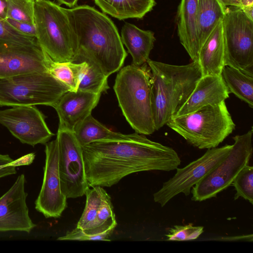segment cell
<instances>
[{
	"label": "cell",
	"instance_id": "cell-23",
	"mask_svg": "<svg viewBox=\"0 0 253 253\" xmlns=\"http://www.w3.org/2000/svg\"><path fill=\"white\" fill-rule=\"evenodd\" d=\"M225 9L217 0H197V17L200 49L219 21L222 19Z\"/></svg>",
	"mask_w": 253,
	"mask_h": 253
},
{
	"label": "cell",
	"instance_id": "cell-18",
	"mask_svg": "<svg viewBox=\"0 0 253 253\" xmlns=\"http://www.w3.org/2000/svg\"><path fill=\"white\" fill-rule=\"evenodd\" d=\"M197 0H181L177 14V34L192 61L199 62L200 46L197 17Z\"/></svg>",
	"mask_w": 253,
	"mask_h": 253
},
{
	"label": "cell",
	"instance_id": "cell-15",
	"mask_svg": "<svg viewBox=\"0 0 253 253\" xmlns=\"http://www.w3.org/2000/svg\"><path fill=\"white\" fill-rule=\"evenodd\" d=\"M25 175L18 176L11 187L0 197V232L30 233L36 225L29 215L26 203Z\"/></svg>",
	"mask_w": 253,
	"mask_h": 253
},
{
	"label": "cell",
	"instance_id": "cell-2",
	"mask_svg": "<svg viewBox=\"0 0 253 253\" xmlns=\"http://www.w3.org/2000/svg\"><path fill=\"white\" fill-rule=\"evenodd\" d=\"M66 10L76 37L75 55L91 59L108 77L119 71L127 54L111 19L87 5L66 8Z\"/></svg>",
	"mask_w": 253,
	"mask_h": 253
},
{
	"label": "cell",
	"instance_id": "cell-10",
	"mask_svg": "<svg viewBox=\"0 0 253 253\" xmlns=\"http://www.w3.org/2000/svg\"><path fill=\"white\" fill-rule=\"evenodd\" d=\"M232 148V145H225L208 149L202 157L185 167L177 168L174 176L154 193V202L163 207L180 193L189 195L191 188L210 172L228 155Z\"/></svg>",
	"mask_w": 253,
	"mask_h": 253
},
{
	"label": "cell",
	"instance_id": "cell-3",
	"mask_svg": "<svg viewBox=\"0 0 253 253\" xmlns=\"http://www.w3.org/2000/svg\"><path fill=\"white\" fill-rule=\"evenodd\" d=\"M151 99L156 130L166 125L185 102L202 77L197 61L174 65L149 58Z\"/></svg>",
	"mask_w": 253,
	"mask_h": 253
},
{
	"label": "cell",
	"instance_id": "cell-27",
	"mask_svg": "<svg viewBox=\"0 0 253 253\" xmlns=\"http://www.w3.org/2000/svg\"><path fill=\"white\" fill-rule=\"evenodd\" d=\"M107 194L103 187L95 186L86 191V203L77 227L84 231L89 229L93 224L98 211Z\"/></svg>",
	"mask_w": 253,
	"mask_h": 253
},
{
	"label": "cell",
	"instance_id": "cell-41",
	"mask_svg": "<svg viewBox=\"0 0 253 253\" xmlns=\"http://www.w3.org/2000/svg\"><path fill=\"white\" fill-rule=\"evenodd\" d=\"M60 4H64L67 6L73 8L76 5L78 0H57Z\"/></svg>",
	"mask_w": 253,
	"mask_h": 253
},
{
	"label": "cell",
	"instance_id": "cell-26",
	"mask_svg": "<svg viewBox=\"0 0 253 253\" xmlns=\"http://www.w3.org/2000/svg\"><path fill=\"white\" fill-rule=\"evenodd\" d=\"M85 68L84 62H57L51 59L48 71L54 78L66 85L70 90L76 91Z\"/></svg>",
	"mask_w": 253,
	"mask_h": 253
},
{
	"label": "cell",
	"instance_id": "cell-4",
	"mask_svg": "<svg viewBox=\"0 0 253 253\" xmlns=\"http://www.w3.org/2000/svg\"><path fill=\"white\" fill-rule=\"evenodd\" d=\"M124 116L136 132L150 135L155 131L151 99V73L147 63L125 66L114 85Z\"/></svg>",
	"mask_w": 253,
	"mask_h": 253
},
{
	"label": "cell",
	"instance_id": "cell-6",
	"mask_svg": "<svg viewBox=\"0 0 253 253\" xmlns=\"http://www.w3.org/2000/svg\"><path fill=\"white\" fill-rule=\"evenodd\" d=\"M36 39L43 51L54 61L72 62L77 42L65 8L49 0H35Z\"/></svg>",
	"mask_w": 253,
	"mask_h": 253
},
{
	"label": "cell",
	"instance_id": "cell-13",
	"mask_svg": "<svg viewBox=\"0 0 253 253\" xmlns=\"http://www.w3.org/2000/svg\"><path fill=\"white\" fill-rule=\"evenodd\" d=\"M43 177L35 201L36 210L46 218H59L67 208V198L62 193L58 169L57 140L45 144Z\"/></svg>",
	"mask_w": 253,
	"mask_h": 253
},
{
	"label": "cell",
	"instance_id": "cell-36",
	"mask_svg": "<svg viewBox=\"0 0 253 253\" xmlns=\"http://www.w3.org/2000/svg\"><path fill=\"white\" fill-rule=\"evenodd\" d=\"M35 157V154L34 153H29L15 160H13L9 164L15 167L29 165L33 163Z\"/></svg>",
	"mask_w": 253,
	"mask_h": 253
},
{
	"label": "cell",
	"instance_id": "cell-40",
	"mask_svg": "<svg viewBox=\"0 0 253 253\" xmlns=\"http://www.w3.org/2000/svg\"><path fill=\"white\" fill-rule=\"evenodd\" d=\"M241 8L248 17L253 20V5L244 6Z\"/></svg>",
	"mask_w": 253,
	"mask_h": 253
},
{
	"label": "cell",
	"instance_id": "cell-8",
	"mask_svg": "<svg viewBox=\"0 0 253 253\" xmlns=\"http://www.w3.org/2000/svg\"><path fill=\"white\" fill-rule=\"evenodd\" d=\"M253 127L233 137L234 144L228 155L191 190L192 200L201 202L212 198L232 184L241 169L249 165L253 154Z\"/></svg>",
	"mask_w": 253,
	"mask_h": 253
},
{
	"label": "cell",
	"instance_id": "cell-35",
	"mask_svg": "<svg viewBox=\"0 0 253 253\" xmlns=\"http://www.w3.org/2000/svg\"><path fill=\"white\" fill-rule=\"evenodd\" d=\"M221 5L226 8L227 6H235L242 8L244 6L253 5V0H217Z\"/></svg>",
	"mask_w": 253,
	"mask_h": 253
},
{
	"label": "cell",
	"instance_id": "cell-1",
	"mask_svg": "<svg viewBox=\"0 0 253 253\" xmlns=\"http://www.w3.org/2000/svg\"><path fill=\"white\" fill-rule=\"evenodd\" d=\"M82 148L86 177L91 187H111L135 172L171 171L181 163L173 149L136 132L129 138L94 141Z\"/></svg>",
	"mask_w": 253,
	"mask_h": 253
},
{
	"label": "cell",
	"instance_id": "cell-19",
	"mask_svg": "<svg viewBox=\"0 0 253 253\" xmlns=\"http://www.w3.org/2000/svg\"><path fill=\"white\" fill-rule=\"evenodd\" d=\"M202 77L221 75L225 66L222 19L211 33L199 52Z\"/></svg>",
	"mask_w": 253,
	"mask_h": 253
},
{
	"label": "cell",
	"instance_id": "cell-22",
	"mask_svg": "<svg viewBox=\"0 0 253 253\" xmlns=\"http://www.w3.org/2000/svg\"><path fill=\"white\" fill-rule=\"evenodd\" d=\"M73 131L82 147L97 141L127 139L133 134L113 131L94 119L91 114L78 123Z\"/></svg>",
	"mask_w": 253,
	"mask_h": 253
},
{
	"label": "cell",
	"instance_id": "cell-11",
	"mask_svg": "<svg viewBox=\"0 0 253 253\" xmlns=\"http://www.w3.org/2000/svg\"><path fill=\"white\" fill-rule=\"evenodd\" d=\"M56 138L62 192L67 199L82 197L90 188L85 175L82 147L71 130L58 128Z\"/></svg>",
	"mask_w": 253,
	"mask_h": 253
},
{
	"label": "cell",
	"instance_id": "cell-7",
	"mask_svg": "<svg viewBox=\"0 0 253 253\" xmlns=\"http://www.w3.org/2000/svg\"><path fill=\"white\" fill-rule=\"evenodd\" d=\"M70 89L48 72L0 78V106L53 107Z\"/></svg>",
	"mask_w": 253,
	"mask_h": 253
},
{
	"label": "cell",
	"instance_id": "cell-9",
	"mask_svg": "<svg viewBox=\"0 0 253 253\" xmlns=\"http://www.w3.org/2000/svg\"><path fill=\"white\" fill-rule=\"evenodd\" d=\"M222 26L225 66L253 76V20L241 7L227 6Z\"/></svg>",
	"mask_w": 253,
	"mask_h": 253
},
{
	"label": "cell",
	"instance_id": "cell-39",
	"mask_svg": "<svg viewBox=\"0 0 253 253\" xmlns=\"http://www.w3.org/2000/svg\"><path fill=\"white\" fill-rule=\"evenodd\" d=\"M13 161L8 155L0 154V166L8 165Z\"/></svg>",
	"mask_w": 253,
	"mask_h": 253
},
{
	"label": "cell",
	"instance_id": "cell-16",
	"mask_svg": "<svg viewBox=\"0 0 253 253\" xmlns=\"http://www.w3.org/2000/svg\"><path fill=\"white\" fill-rule=\"evenodd\" d=\"M101 95L80 89L66 92L53 106L59 119L58 128L73 131L78 123L91 114Z\"/></svg>",
	"mask_w": 253,
	"mask_h": 253
},
{
	"label": "cell",
	"instance_id": "cell-12",
	"mask_svg": "<svg viewBox=\"0 0 253 253\" xmlns=\"http://www.w3.org/2000/svg\"><path fill=\"white\" fill-rule=\"evenodd\" d=\"M0 124L21 142L32 146L46 144L54 135L43 114L34 106H14L0 110Z\"/></svg>",
	"mask_w": 253,
	"mask_h": 253
},
{
	"label": "cell",
	"instance_id": "cell-24",
	"mask_svg": "<svg viewBox=\"0 0 253 253\" xmlns=\"http://www.w3.org/2000/svg\"><path fill=\"white\" fill-rule=\"evenodd\" d=\"M221 76L230 93L253 108V76L229 66H224Z\"/></svg>",
	"mask_w": 253,
	"mask_h": 253
},
{
	"label": "cell",
	"instance_id": "cell-21",
	"mask_svg": "<svg viewBox=\"0 0 253 253\" xmlns=\"http://www.w3.org/2000/svg\"><path fill=\"white\" fill-rule=\"evenodd\" d=\"M104 13L120 20L142 18L156 4L155 0H93Z\"/></svg>",
	"mask_w": 253,
	"mask_h": 253
},
{
	"label": "cell",
	"instance_id": "cell-34",
	"mask_svg": "<svg viewBox=\"0 0 253 253\" xmlns=\"http://www.w3.org/2000/svg\"><path fill=\"white\" fill-rule=\"evenodd\" d=\"M5 20L17 30L24 34L36 37V31L34 25L10 18H6Z\"/></svg>",
	"mask_w": 253,
	"mask_h": 253
},
{
	"label": "cell",
	"instance_id": "cell-28",
	"mask_svg": "<svg viewBox=\"0 0 253 253\" xmlns=\"http://www.w3.org/2000/svg\"><path fill=\"white\" fill-rule=\"evenodd\" d=\"M117 225L111 198L107 193L93 224L89 229L85 231L83 230L87 234L97 235L110 229L115 228Z\"/></svg>",
	"mask_w": 253,
	"mask_h": 253
},
{
	"label": "cell",
	"instance_id": "cell-20",
	"mask_svg": "<svg viewBox=\"0 0 253 253\" xmlns=\"http://www.w3.org/2000/svg\"><path fill=\"white\" fill-rule=\"evenodd\" d=\"M122 42L132 58V64L140 66L146 63L154 47V33L142 30L135 25L126 22L121 30Z\"/></svg>",
	"mask_w": 253,
	"mask_h": 253
},
{
	"label": "cell",
	"instance_id": "cell-5",
	"mask_svg": "<svg viewBox=\"0 0 253 253\" xmlns=\"http://www.w3.org/2000/svg\"><path fill=\"white\" fill-rule=\"evenodd\" d=\"M166 125L200 149L217 147L235 128L225 101L185 115L173 116Z\"/></svg>",
	"mask_w": 253,
	"mask_h": 253
},
{
	"label": "cell",
	"instance_id": "cell-32",
	"mask_svg": "<svg viewBox=\"0 0 253 253\" xmlns=\"http://www.w3.org/2000/svg\"><path fill=\"white\" fill-rule=\"evenodd\" d=\"M203 232V226H194L192 224L174 225L169 229L166 236L167 240L188 241L197 239Z\"/></svg>",
	"mask_w": 253,
	"mask_h": 253
},
{
	"label": "cell",
	"instance_id": "cell-31",
	"mask_svg": "<svg viewBox=\"0 0 253 253\" xmlns=\"http://www.w3.org/2000/svg\"><path fill=\"white\" fill-rule=\"evenodd\" d=\"M0 41L27 45L39 44L36 37L24 34L0 18Z\"/></svg>",
	"mask_w": 253,
	"mask_h": 253
},
{
	"label": "cell",
	"instance_id": "cell-37",
	"mask_svg": "<svg viewBox=\"0 0 253 253\" xmlns=\"http://www.w3.org/2000/svg\"><path fill=\"white\" fill-rule=\"evenodd\" d=\"M17 173L16 167L10 164L0 166V178Z\"/></svg>",
	"mask_w": 253,
	"mask_h": 253
},
{
	"label": "cell",
	"instance_id": "cell-30",
	"mask_svg": "<svg viewBox=\"0 0 253 253\" xmlns=\"http://www.w3.org/2000/svg\"><path fill=\"white\" fill-rule=\"evenodd\" d=\"M232 184L236 193L234 199L240 197L253 204V167L249 165L244 167L234 179Z\"/></svg>",
	"mask_w": 253,
	"mask_h": 253
},
{
	"label": "cell",
	"instance_id": "cell-25",
	"mask_svg": "<svg viewBox=\"0 0 253 253\" xmlns=\"http://www.w3.org/2000/svg\"><path fill=\"white\" fill-rule=\"evenodd\" d=\"M72 62H84L86 63V68L82 77L78 89L101 94L106 92L109 88L108 77L91 59L83 55L76 54Z\"/></svg>",
	"mask_w": 253,
	"mask_h": 253
},
{
	"label": "cell",
	"instance_id": "cell-14",
	"mask_svg": "<svg viewBox=\"0 0 253 253\" xmlns=\"http://www.w3.org/2000/svg\"><path fill=\"white\" fill-rule=\"evenodd\" d=\"M51 59L39 44L27 45L0 41V78L48 72Z\"/></svg>",
	"mask_w": 253,
	"mask_h": 253
},
{
	"label": "cell",
	"instance_id": "cell-38",
	"mask_svg": "<svg viewBox=\"0 0 253 253\" xmlns=\"http://www.w3.org/2000/svg\"><path fill=\"white\" fill-rule=\"evenodd\" d=\"M7 14V0H0V18L5 20Z\"/></svg>",
	"mask_w": 253,
	"mask_h": 253
},
{
	"label": "cell",
	"instance_id": "cell-17",
	"mask_svg": "<svg viewBox=\"0 0 253 253\" xmlns=\"http://www.w3.org/2000/svg\"><path fill=\"white\" fill-rule=\"evenodd\" d=\"M229 93L221 75L202 77L173 116L185 115L204 107L219 103L228 98Z\"/></svg>",
	"mask_w": 253,
	"mask_h": 253
},
{
	"label": "cell",
	"instance_id": "cell-33",
	"mask_svg": "<svg viewBox=\"0 0 253 253\" xmlns=\"http://www.w3.org/2000/svg\"><path fill=\"white\" fill-rule=\"evenodd\" d=\"M115 228H112L107 231L97 235H89L86 234L82 229L76 227L71 231L67 232L65 235L58 238V240L70 241H110V237Z\"/></svg>",
	"mask_w": 253,
	"mask_h": 253
},
{
	"label": "cell",
	"instance_id": "cell-29",
	"mask_svg": "<svg viewBox=\"0 0 253 253\" xmlns=\"http://www.w3.org/2000/svg\"><path fill=\"white\" fill-rule=\"evenodd\" d=\"M35 0H7L6 18L35 25Z\"/></svg>",
	"mask_w": 253,
	"mask_h": 253
}]
</instances>
